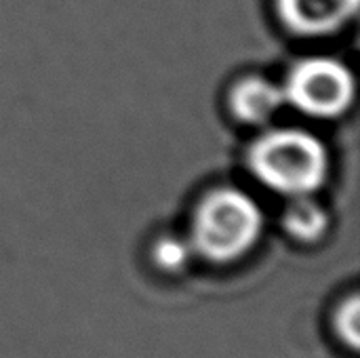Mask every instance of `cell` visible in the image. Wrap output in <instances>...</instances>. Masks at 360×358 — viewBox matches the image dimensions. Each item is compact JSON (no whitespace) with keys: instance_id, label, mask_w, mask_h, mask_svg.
I'll return each mask as SVG.
<instances>
[{"instance_id":"277c9868","label":"cell","mask_w":360,"mask_h":358,"mask_svg":"<svg viewBox=\"0 0 360 358\" xmlns=\"http://www.w3.org/2000/svg\"><path fill=\"white\" fill-rule=\"evenodd\" d=\"M360 0H276L281 21L300 36H325L342 30L359 11Z\"/></svg>"},{"instance_id":"6da1fadb","label":"cell","mask_w":360,"mask_h":358,"mask_svg":"<svg viewBox=\"0 0 360 358\" xmlns=\"http://www.w3.org/2000/svg\"><path fill=\"white\" fill-rule=\"evenodd\" d=\"M247 165L255 179L276 194L312 196L327 181L329 154L310 131L281 127L262 133L251 143Z\"/></svg>"},{"instance_id":"5b68a950","label":"cell","mask_w":360,"mask_h":358,"mask_svg":"<svg viewBox=\"0 0 360 358\" xmlns=\"http://www.w3.org/2000/svg\"><path fill=\"white\" fill-rule=\"evenodd\" d=\"M287 103L283 84H276L264 76H249L240 80L230 95V106L236 118L247 124L270 122Z\"/></svg>"},{"instance_id":"52a82bcc","label":"cell","mask_w":360,"mask_h":358,"mask_svg":"<svg viewBox=\"0 0 360 358\" xmlns=\"http://www.w3.org/2000/svg\"><path fill=\"white\" fill-rule=\"evenodd\" d=\"M192 255H194V249L190 241L181 236H173V234L158 238L152 249L154 264L165 272H181L190 264Z\"/></svg>"},{"instance_id":"ba28073f","label":"cell","mask_w":360,"mask_h":358,"mask_svg":"<svg viewBox=\"0 0 360 358\" xmlns=\"http://www.w3.org/2000/svg\"><path fill=\"white\" fill-rule=\"evenodd\" d=\"M359 298L350 295V300L342 302L335 310L333 317V329L338 333V338L350 348L356 350L360 344V329H359Z\"/></svg>"},{"instance_id":"3957f363","label":"cell","mask_w":360,"mask_h":358,"mask_svg":"<svg viewBox=\"0 0 360 358\" xmlns=\"http://www.w3.org/2000/svg\"><path fill=\"white\" fill-rule=\"evenodd\" d=\"M285 99L314 118L342 116L354 101L356 82L346 63L335 57H306L297 61L283 84Z\"/></svg>"},{"instance_id":"8992f818","label":"cell","mask_w":360,"mask_h":358,"mask_svg":"<svg viewBox=\"0 0 360 358\" xmlns=\"http://www.w3.org/2000/svg\"><path fill=\"white\" fill-rule=\"evenodd\" d=\"M283 228L300 243H316L329 228V213L312 196H295L283 215Z\"/></svg>"},{"instance_id":"7a4b0ae2","label":"cell","mask_w":360,"mask_h":358,"mask_svg":"<svg viewBox=\"0 0 360 358\" xmlns=\"http://www.w3.org/2000/svg\"><path fill=\"white\" fill-rule=\"evenodd\" d=\"M264 211L238 188H217L196 207L190 245L211 264H232L245 257L262 238Z\"/></svg>"}]
</instances>
